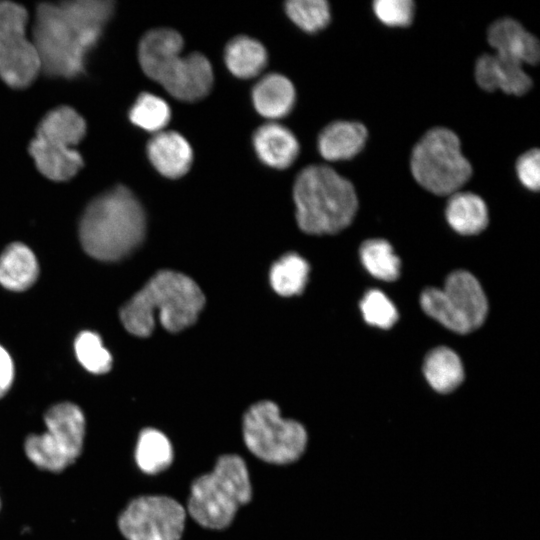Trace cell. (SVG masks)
I'll use <instances>...</instances> for the list:
<instances>
[{"label": "cell", "mask_w": 540, "mask_h": 540, "mask_svg": "<svg viewBox=\"0 0 540 540\" xmlns=\"http://www.w3.org/2000/svg\"><path fill=\"white\" fill-rule=\"evenodd\" d=\"M74 350L80 364L94 374L107 373L112 356L103 346L101 337L93 331H83L75 339Z\"/></svg>", "instance_id": "f546056e"}, {"label": "cell", "mask_w": 540, "mask_h": 540, "mask_svg": "<svg viewBox=\"0 0 540 540\" xmlns=\"http://www.w3.org/2000/svg\"><path fill=\"white\" fill-rule=\"evenodd\" d=\"M516 172L520 182L529 190L538 191L540 186V152L531 149L522 154L516 162Z\"/></svg>", "instance_id": "d6a6232c"}, {"label": "cell", "mask_w": 540, "mask_h": 540, "mask_svg": "<svg viewBox=\"0 0 540 540\" xmlns=\"http://www.w3.org/2000/svg\"><path fill=\"white\" fill-rule=\"evenodd\" d=\"M309 264L295 253L282 256L270 270V284L273 290L285 297L299 295L308 281Z\"/></svg>", "instance_id": "484cf974"}, {"label": "cell", "mask_w": 540, "mask_h": 540, "mask_svg": "<svg viewBox=\"0 0 540 540\" xmlns=\"http://www.w3.org/2000/svg\"><path fill=\"white\" fill-rule=\"evenodd\" d=\"M147 155L154 168L170 179L183 177L193 161L189 142L175 131L155 133L148 141Z\"/></svg>", "instance_id": "9a60e30c"}, {"label": "cell", "mask_w": 540, "mask_h": 540, "mask_svg": "<svg viewBox=\"0 0 540 540\" xmlns=\"http://www.w3.org/2000/svg\"><path fill=\"white\" fill-rule=\"evenodd\" d=\"M182 48L183 38L177 31L170 28L150 30L139 43L140 66L174 98L198 101L212 88V66L201 53L181 55Z\"/></svg>", "instance_id": "277c9868"}, {"label": "cell", "mask_w": 540, "mask_h": 540, "mask_svg": "<svg viewBox=\"0 0 540 540\" xmlns=\"http://www.w3.org/2000/svg\"><path fill=\"white\" fill-rule=\"evenodd\" d=\"M130 121L148 132L163 131L171 119V109L161 97L142 93L129 111Z\"/></svg>", "instance_id": "83f0119b"}, {"label": "cell", "mask_w": 540, "mask_h": 540, "mask_svg": "<svg viewBox=\"0 0 540 540\" xmlns=\"http://www.w3.org/2000/svg\"><path fill=\"white\" fill-rule=\"evenodd\" d=\"M411 172L415 180L436 195H452L471 177L472 167L461 152L457 135L443 127L424 134L413 149Z\"/></svg>", "instance_id": "ba28073f"}, {"label": "cell", "mask_w": 540, "mask_h": 540, "mask_svg": "<svg viewBox=\"0 0 540 540\" xmlns=\"http://www.w3.org/2000/svg\"><path fill=\"white\" fill-rule=\"evenodd\" d=\"M26 23L23 6L0 2V77L13 88L27 87L41 70L37 49L26 36Z\"/></svg>", "instance_id": "8fae6325"}, {"label": "cell", "mask_w": 540, "mask_h": 540, "mask_svg": "<svg viewBox=\"0 0 540 540\" xmlns=\"http://www.w3.org/2000/svg\"><path fill=\"white\" fill-rule=\"evenodd\" d=\"M360 259L375 278L394 281L400 275L401 262L392 246L384 239H369L360 247Z\"/></svg>", "instance_id": "4316f807"}, {"label": "cell", "mask_w": 540, "mask_h": 540, "mask_svg": "<svg viewBox=\"0 0 540 540\" xmlns=\"http://www.w3.org/2000/svg\"><path fill=\"white\" fill-rule=\"evenodd\" d=\"M46 430L30 434L24 441V452L37 468L62 472L80 456L85 438L83 411L74 403L61 402L50 407L45 415Z\"/></svg>", "instance_id": "52a82bcc"}, {"label": "cell", "mask_w": 540, "mask_h": 540, "mask_svg": "<svg viewBox=\"0 0 540 540\" xmlns=\"http://www.w3.org/2000/svg\"><path fill=\"white\" fill-rule=\"evenodd\" d=\"M251 498L245 461L239 455L225 454L217 459L210 473L192 482L187 510L200 526L221 530L231 524L239 507Z\"/></svg>", "instance_id": "8992f818"}, {"label": "cell", "mask_w": 540, "mask_h": 540, "mask_svg": "<svg viewBox=\"0 0 540 540\" xmlns=\"http://www.w3.org/2000/svg\"><path fill=\"white\" fill-rule=\"evenodd\" d=\"M38 170L54 181L72 178L83 166L81 155L72 147L35 137L29 146Z\"/></svg>", "instance_id": "e0dca14e"}, {"label": "cell", "mask_w": 540, "mask_h": 540, "mask_svg": "<svg viewBox=\"0 0 540 540\" xmlns=\"http://www.w3.org/2000/svg\"><path fill=\"white\" fill-rule=\"evenodd\" d=\"M185 520L186 510L175 499L145 495L127 504L117 525L126 540H180Z\"/></svg>", "instance_id": "7c38bea8"}, {"label": "cell", "mask_w": 540, "mask_h": 540, "mask_svg": "<svg viewBox=\"0 0 540 540\" xmlns=\"http://www.w3.org/2000/svg\"><path fill=\"white\" fill-rule=\"evenodd\" d=\"M373 10L384 24L405 27L413 20L415 6L411 0H377L373 2Z\"/></svg>", "instance_id": "1f68e13d"}, {"label": "cell", "mask_w": 540, "mask_h": 540, "mask_svg": "<svg viewBox=\"0 0 540 540\" xmlns=\"http://www.w3.org/2000/svg\"><path fill=\"white\" fill-rule=\"evenodd\" d=\"M243 438L254 456L279 465L298 460L307 444L304 426L282 418L278 406L269 400L259 401L246 411Z\"/></svg>", "instance_id": "9c48e42d"}, {"label": "cell", "mask_w": 540, "mask_h": 540, "mask_svg": "<svg viewBox=\"0 0 540 540\" xmlns=\"http://www.w3.org/2000/svg\"><path fill=\"white\" fill-rule=\"evenodd\" d=\"M487 38L499 55L520 64H536L539 61L538 39L514 19L502 18L492 23Z\"/></svg>", "instance_id": "5bb4252c"}, {"label": "cell", "mask_w": 540, "mask_h": 540, "mask_svg": "<svg viewBox=\"0 0 540 540\" xmlns=\"http://www.w3.org/2000/svg\"><path fill=\"white\" fill-rule=\"evenodd\" d=\"M110 0L42 3L37 7L32 41L41 70L51 76L75 77L84 70L85 57L110 19Z\"/></svg>", "instance_id": "6da1fadb"}, {"label": "cell", "mask_w": 540, "mask_h": 540, "mask_svg": "<svg viewBox=\"0 0 540 540\" xmlns=\"http://www.w3.org/2000/svg\"><path fill=\"white\" fill-rule=\"evenodd\" d=\"M360 309L368 324L382 329H389L398 319L394 304L377 289H371L365 293L360 302Z\"/></svg>", "instance_id": "4dcf8cb0"}, {"label": "cell", "mask_w": 540, "mask_h": 540, "mask_svg": "<svg viewBox=\"0 0 540 540\" xmlns=\"http://www.w3.org/2000/svg\"><path fill=\"white\" fill-rule=\"evenodd\" d=\"M288 17L308 33L324 29L330 22V7L325 0H290L285 3Z\"/></svg>", "instance_id": "f1b7e54d"}, {"label": "cell", "mask_w": 540, "mask_h": 540, "mask_svg": "<svg viewBox=\"0 0 540 540\" xmlns=\"http://www.w3.org/2000/svg\"><path fill=\"white\" fill-rule=\"evenodd\" d=\"M145 233L143 207L122 185L92 200L79 224L83 249L101 261H117L126 257L142 243Z\"/></svg>", "instance_id": "3957f363"}, {"label": "cell", "mask_w": 540, "mask_h": 540, "mask_svg": "<svg viewBox=\"0 0 540 540\" xmlns=\"http://www.w3.org/2000/svg\"><path fill=\"white\" fill-rule=\"evenodd\" d=\"M134 457L142 472L154 475L172 464L173 448L164 433L154 428H145L139 433Z\"/></svg>", "instance_id": "d4e9b609"}, {"label": "cell", "mask_w": 540, "mask_h": 540, "mask_svg": "<svg viewBox=\"0 0 540 540\" xmlns=\"http://www.w3.org/2000/svg\"><path fill=\"white\" fill-rule=\"evenodd\" d=\"M423 373L430 386L440 393L452 392L464 379L461 359L452 349L444 346L427 354Z\"/></svg>", "instance_id": "603a6c76"}, {"label": "cell", "mask_w": 540, "mask_h": 540, "mask_svg": "<svg viewBox=\"0 0 540 540\" xmlns=\"http://www.w3.org/2000/svg\"><path fill=\"white\" fill-rule=\"evenodd\" d=\"M14 379V364L11 356L0 345V398L10 389Z\"/></svg>", "instance_id": "836d02e7"}, {"label": "cell", "mask_w": 540, "mask_h": 540, "mask_svg": "<svg viewBox=\"0 0 540 540\" xmlns=\"http://www.w3.org/2000/svg\"><path fill=\"white\" fill-rule=\"evenodd\" d=\"M445 214L449 225L459 234H478L488 225V210L485 202L471 192L452 194Z\"/></svg>", "instance_id": "44dd1931"}, {"label": "cell", "mask_w": 540, "mask_h": 540, "mask_svg": "<svg viewBox=\"0 0 540 540\" xmlns=\"http://www.w3.org/2000/svg\"><path fill=\"white\" fill-rule=\"evenodd\" d=\"M265 47L257 40L240 35L231 39L224 51L228 70L236 77L250 79L259 75L267 65Z\"/></svg>", "instance_id": "7402d4cb"}, {"label": "cell", "mask_w": 540, "mask_h": 540, "mask_svg": "<svg viewBox=\"0 0 540 540\" xmlns=\"http://www.w3.org/2000/svg\"><path fill=\"white\" fill-rule=\"evenodd\" d=\"M420 304L428 316L460 334L479 328L488 312V302L481 284L464 270L452 272L441 289H425Z\"/></svg>", "instance_id": "30bf717a"}, {"label": "cell", "mask_w": 540, "mask_h": 540, "mask_svg": "<svg viewBox=\"0 0 540 540\" xmlns=\"http://www.w3.org/2000/svg\"><path fill=\"white\" fill-rule=\"evenodd\" d=\"M252 140L260 161L274 169H287L299 154V143L295 135L276 122L258 127Z\"/></svg>", "instance_id": "2e32d148"}, {"label": "cell", "mask_w": 540, "mask_h": 540, "mask_svg": "<svg viewBox=\"0 0 540 540\" xmlns=\"http://www.w3.org/2000/svg\"><path fill=\"white\" fill-rule=\"evenodd\" d=\"M205 304L200 287L190 277L161 270L121 308L124 328L138 337H148L155 327V315L169 332H179L198 318Z\"/></svg>", "instance_id": "7a4b0ae2"}, {"label": "cell", "mask_w": 540, "mask_h": 540, "mask_svg": "<svg viewBox=\"0 0 540 540\" xmlns=\"http://www.w3.org/2000/svg\"><path fill=\"white\" fill-rule=\"evenodd\" d=\"M293 198L299 228L313 235L345 229L358 207L351 182L324 165H310L301 170L294 182Z\"/></svg>", "instance_id": "5b68a950"}, {"label": "cell", "mask_w": 540, "mask_h": 540, "mask_svg": "<svg viewBox=\"0 0 540 540\" xmlns=\"http://www.w3.org/2000/svg\"><path fill=\"white\" fill-rule=\"evenodd\" d=\"M296 93L292 82L282 74L263 76L252 89L256 111L267 119H280L288 115L295 103Z\"/></svg>", "instance_id": "ac0fdd59"}, {"label": "cell", "mask_w": 540, "mask_h": 540, "mask_svg": "<svg viewBox=\"0 0 540 540\" xmlns=\"http://www.w3.org/2000/svg\"><path fill=\"white\" fill-rule=\"evenodd\" d=\"M39 274L32 250L20 242L8 245L0 255V284L12 291L31 287Z\"/></svg>", "instance_id": "ffe728a7"}, {"label": "cell", "mask_w": 540, "mask_h": 540, "mask_svg": "<svg viewBox=\"0 0 540 540\" xmlns=\"http://www.w3.org/2000/svg\"><path fill=\"white\" fill-rule=\"evenodd\" d=\"M0 506H1V503H0Z\"/></svg>", "instance_id": "e575fe53"}, {"label": "cell", "mask_w": 540, "mask_h": 540, "mask_svg": "<svg viewBox=\"0 0 540 540\" xmlns=\"http://www.w3.org/2000/svg\"><path fill=\"white\" fill-rule=\"evenodd\" d=\"M475 78L484 90L501 89L506 94L518 96L525 94L532 86V80L522 69V64L497 53L478 58Z\"/></svg>", "instance_id": "4fadbf2b"}, {"label": "cell", "mask_w": 540, "mask_h": 540, "mask_svg": "<svg viewBox=\"0 0 540 540\" xmlns=\"http://www.w3.org/2000/svg\"><path fill=\"white\" fill-rule=\"evenodd\" d=\"M85 131V120L74 109L61 106L44 116L36 137L73 148L84 137Z\"/></svg>", "instance_id": "cb8c5ba5"}, {"label": "cell", "mask_w": 540, "mask_h": 540, "mask_svg": "<svg viewBox=\"0 0 540 540\" xmlns=\"http://www.w3.org/2000/svg\"><path fill=\"white\" fill-rule=\"evenodd\" d=\"M367 136V129L361 123L335 121L319 134L318 150L329 161L351 159L363 149Z\"/></svg>", "instance_id": "d6986e66"}]
</instances>
